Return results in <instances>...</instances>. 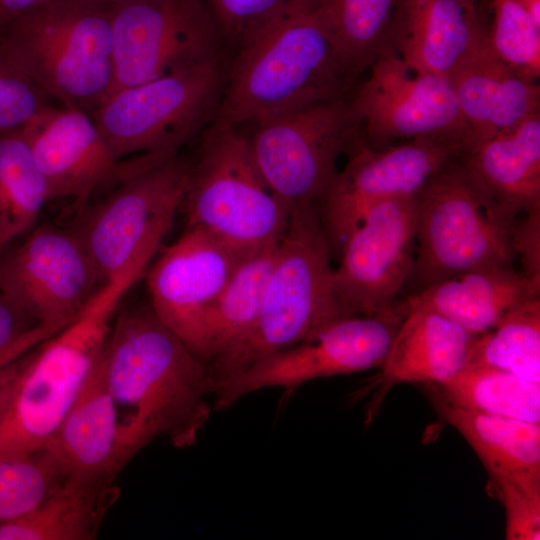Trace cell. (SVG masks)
Wrapping results in <instances>:
<instances>
[{
	"instance_id": "cell-10",
	"label": "cell",
	"mask_w": 540,
	"mask_h": 540,
	"mask_svg": "<svg viewBox=\"0 0 540 540\" xmlns=\"http://www.w3.org/2000/svg\"><path fill=\"white\" fill-rule=\"evenodd\" d=\"M350 99L325 100L253 123L246 138L252 158L290 212L318 203L338 171L339 157L359 142Z\"/></svg>"
},
{
	"instance_id": "cell-32",
	"label": "cell",
	"mask_w": 540,
	"mask_h": 540,
	"mask_svg": "<svg viewBox=\"0 0 540 540\" xmlns=\"http://www.w3.org/2000/svg\"><path fill=\"white\" fill-rule=\"evenodd\" d=\"M65 480L61 467L45 447L0 459V524L35 508Z\"/></svg>"
},
{
	"instance_id": "cell-37",
	"label": "cell",
	"mask_w": 540,
	"mask_h": 540,
	"mask_svg": "<svg viewBox=\"0 0 540 540\" xmlns=\"http://www.w3.org/2000/svg\"><path fill=\"white\" fill-rule=\"evenodd\" d=\"M512 250L514 258H520V271L540 285V207L517 217L512 231Z\"/></svg>"
},
{
	"instance_id": "cell-17",
	"label": "cell",
	"mask_w": 540,
	"mask_h": 540,
	"mask_svg": "<svg viewBox=\"0 0 540 540\" xmlns=\"http://www.w3.org/2000/svg\"><path fill=\"white\" fill-rule=\"evenodd\" d=\"M105 283L73 229L43 224L0 254V292L40 323L68 324Z\"/></svg>"
},
{
	"instance_id": "cell-33",
	"label": "cell",
	"mask_w": 540,
	"mask_h": 540,
	"mask_svg": "<svg viewBox=\"0 0 540 540\" xmlns=\"http://www.w3.org/2000/svg\"><path fill=\"white\" fill-rule=\"evenodd\" d=\"M488 46L520 76L540 77V24L520 0H489Z\"/></svg>"
},
{
	"instance_id": "cell-41",
	"label": "cell",
	"mask_w": 540,
	"mask_h": 540,
	"mask_svg": "<svg viewBox=\"0 0 540 540\" xmlns=\"http://www.w3.org/2000/svg\"><path fill=\"white\" fill-rule=\"evenodd\" d=\"M44 0H0V29Z\"/></svg>"
},
{
	"instance_id": "cell-29",
	"label": "cell",
	"mask_w": 540,
	"mask_h": 540,
	"mask_svg": "<svg viewBox=\"0 0 540 540\" xmlns=\"http://www.w3.org/2000/svg\"><path fill=\"white\" fill-rule=\"evenodd\" d=\"M278 242L246 257L217 299L208 325L207 365L233 348L252 327Z\"/></svg>"
},
{
	"instance_id": "cell-44",
	"label": "cell",
	"mask_w": 540,
	"mask_h": 540,
	"mask_svg": "<svg viewBox=\"0 0 540 540\" xmlns=\"http://www.w3.org/2000/svg\"><path fill=\"white\" fill-rule=\"evenodd\" d=\"M1 253V252H0Z\"/></svg>"
},
{
	"instance_id": "cell-25",
	"label": "cell",
	"mask_w": 540,
	"mask_h": 540,
	"mask_svg": "<svg viewBox=\"0 0 540 540\" xmlns=\"http://www.w3.org/2000/svg\"><path fill=\"white\" fill-rule=\"evenodd\" d=\"M488 193L511 215L540 207V114L460 155Z\"/></svg>"
},
{
	"instance_id": "cell-28",
	"label": "cell",
	"mask_w": 540,
	"mask_h": 540,
	"mask_svg": "<svg viewBox=\"0 0 540 540\" xmlns=\"http://www.w3.org/2000/svg\"><path fill=\"white\" fill-rule=\"evenodd\" d=\"M437 386V394L453 405L540 423V382L492 367L464 366Z\"/></svg>"
},
{
	"instance_id": "cell-16",
	"label": "cell",
	"mask_w": 540,
	"mask_h": 540,
	"mask_svg": "<svg viewBox=\"0 0 540 540\" xmlns=\"http://www.w3.org/2000/svg\"><path fill=\"white\" fill-rule=\"evenodd\" d=\"M415 247V196L375 205L348 236L334 269L336 295L346 316H373L396 308Z\"/></svg>"
},
{
	"instance_id": "cell-23",
	"label": "cell",
	"mask_w": 540,
	"mask_h": 540,
	"mask_svg": "<svg viewBox=\"0 0 540 540\" xmlns=\"http://www.w3.org/2000/svg\"><path fill=\"white\" fill-rule=\"evenodd\" d=\"M539 293L540 285L513 265L487 264L438 281L403 302L439 313L469 334L479 335Z\"/></svg>"
},
{
	"instance_id": "cell-20",
	"label": "cell",
	"mask_w": 540,
	"mask_h": 540,
	"mask_svg": "<svg viewBox=\"0 0 540 540\" xmlns=\"http://www.w3.org/2000/svg\"><path fill=\"white\" fill-rule=\"evenodd\" d=\"M43 447L53 455L69 480L114 483L126 466L117 415L100 358Z\"/></svg>"
},
{
	"instance_id": "cell-18",
	"label": "cell",
	"mask_w": 540,
	"mask_h": 540,
	"mask_svg": "<svg viewBox=\"0 0 540 540\" xmlns=\"http://www.w3.org/2000/svg\"><path fill=\"white\" fill-rule=\"evenodd\" d=\"M48 191L49 202L70 199L85 205L128 174L167 154L118 160L92 117L78 109L51 107L22 129Z\"/></svg>"
},
{
	"instance_id": "cell-1",
	"label": "cell",
	"mask_w": 540,
	"mask_h": 540,
	"mask_svg": "<svg viewBox=\"0 0 540 540\" xmlns=\"http://www.w3.org/2000/svg\"><path fill=\"white\" fill-rule=\"evenodd\" d=\"M100 360L126 465L157 438L178 449L197 442L214 410L207 365L150 304L118 310Z\"/></svg>"
},
{
	"instance_id": "cell-35",
	"label": "cell",
	"mask_w": 540,
	"mask_h": 540,
	"mask_svg": "<svg viewBox=\"0 0 540 540\" xmlns=\"http://www.w3.org/2000/svg\"><path fill=\"white\" fill-rule=\"evenodd\" d=\"M491 487L505 510V538L539 540L540 485L500 484Z\"/></svg>"
},
{
	"instance_id": "cell-9",
	"label": "cell",
	"mask_w": 540,
	"mask_h": 540,
	"mask_svg": "<svg viewBox=\"0 0 540 540\" xmlns=\"http://www.w3.org/2000/svg\"><path fill=\"white\" fill-rule=\"evenodd\" d=\"M188 161L179 153L157 158L113 185L73 228L107 282L149 265L182 205Z\"/></svg>"
},
{
	"instance_id": "cell-40",
	"label": "cell",
	"mask_w": 540,
	"mask_h": 540,
	"mask_svg": "<svg viewBox=\"0 0 540 540\" xmlns=\"http://www.w3.org/2000/svg\"><path fill=\"white\" fill-rule=\"evenodd\" d=\"M52 334V328L44 327L30 337L1 352L0 367L30 351L31 349L42 343L44 340H46L48 337H50Z\"/></svg>"
},
{
	"instance_id": "cell-3",
	"label": "cell",
	"mask_w": 540,
	"mask_h": 540,
	"mask_svg": "<svg viewBox=\"0 0 540 540\" xmlns=\"http://www.w3.org/2000/svg\"><path fill=\"white\" fill-rule=\"evenodd\" d=\"M331 256L317 205L293 208L252 327L233 348L207 365L214 393L259 359L313 339L349 317L336 295Z\"/></svg>"
},
{
	"instance_id": "cell-31",
	"label": "cell",
	"mask_w": 540,
	"mask_h": 540,
	"mask_svg": "<svg viewBox=\"0 0 540 540\" xmlns=\"http://www.w3.org/2000/svg\"><path fill=\"white\" fill-rule=\"evenodd\" d=\"M465 366L492 367L540 382V298L517 306L490 330L473 335Z\"/></svg>"
},
{
	"instance_id": "cell-42",
	"label": "cell",
	"mask_w": 540,
	"mask_h": 540,
	"mask_svg": "<svg viewBox=\"0 0 540 540\" xmlns=\"http://www.w3.org/2000/svg\"><path fill=\"white\" fill-rule=\"evenodd\" d=\"M520 2L534 21L540 24V0H520Z\"/></svg>"
},
{
	"instance_id": "cell-15",
	"label": "cell",
	"mask_w": 540,
	"mask_h": 540,
	"mask_svg": "<svg viewBox=\"0 0 540 540\" xmlns=\"http://www.w3.org/2000/svg\"><path fill=\"white\" fill-rule=\"evenodd\" d=\"M246 257L200 227L186 226L143 276L155 314L205 363L212 309Z\"/></svg>"
},
{
	"instance_id": "cell-12",
	"label": "cell",
	"mask_w": 540,
	"mask_h": 540,
	"mask_svg": "<svg viewBox=\"0 0 540 540\" xmlns=\"http://www.w3.org/2000/svg\"><path fill=\"white\" fill-rule=\"evenodd\" d=\"M369 68L350 99L365 144L380 149L397 139H426L467 150L470 130L447 78L414 70L388 48Z\"/></svg>"
},
{
	"instance_id": "cell-22",
	"label": "cell",
	"mask_w": 540,
	"mask_h": 540,
	"mask_svg": "<svg viewBox=\"0 0 540 540\" xmlns=\"http://www.w3.org/2000/svg\"><path fill=\"white\" fill-rule=\"evenodd\" d=\"M374 383L380 396L401 383L441 385L464 366L473 335L434 311L408 306Z\"/></svg>"
},
{
	"instance_id": "cell-24",
	"label": "cell",
	"mask_w": 540,
	"mask_h": 540,
	"mask_svg": "<svg viewBox=\"0 0 540 540\" xmlns=\"http://www.w3.org/2000/svg\"><path fill=\"white\" fill-rule=\"evenodd\" d=\"M436 410L474 450L490 486L540 485V423L490 415L453 405L437 393Z\"/></svg>"
},
{
	"instance_id": "cell-14",
	"label": "cell",
	"mask_w": 540,
	"mask_h": 540,
	"mask_svg": "<svg viewBox=\"0 0 540 540\" xmlns=\"http://www.w3.org/2000/svg\"><path fill=\"white\" fill-rule=\"evenodd\" d=\"M317 203L331 255L339 257L351 232L377 204L415 196L448 161L463 153L456 143L408 140L380 149L359 141Z\"/></svg>"
},
{
	"instance_id": "cell-11",
	"label": "cell",
	"mask_w": 540,
	"mask_h": 540,
	"mask_svg": "<svg viewBox=\"0 0 540 540\" xmlns=\"http://www.w3.org/2000/svg\"><path fill=\"white\" fill-rule=\"evenodd\" d=\"M110 9V94L228 52L204 0H123Z\"/></svg>"
},
{
	"instance_id": "cell-2",
	"label": "cell",
	"mask_w": 540,
	"mask_h": 540,
	"mask_svg": "<svg viewBox=\"0 0 540 540\" xmlns=\"http://www.w3.org/2000/svg\"><path fill=\"white\" fill-rule=\"evenodd\" d=\"M356 79L315 0H286L251 25L231 52L215 120L237 127L349 97Z\"/></svg>"
},
{
	"instance_id": "cell-6",
	"label": "cell",
	"mask_w": 540,
	"mask_h": 540,
	"mask_svg": "<svg viewBox=\"0 0 540 540\" xmlns=\"http://www.w3.org/2000/svg\"><path fill=\"white\" fill-rule=\"evenodd\" d=\"M460 155L415 195V257L406 283L412 293L477 266L513 265L517 217L495 201Z\"/></svg>"
},
{
	"instance_id": "cell-36",
	"label": "cell",
	"mask_w": 540,
	"mask_h": 540,
	"mask_svg": "<svg viewBox=\"0 0 540 540\" xmlns=\"http://www.w3.org/2000/svg\"><path fill=\"white\" fill-rule=\"evenodd\" d=\"M231 54L245 31L286 0H204Z\"/></svg>"
},
{
	"instance_id": "cell-39",
	"label": "cell",
	"mask_w": 540,
	"mask_h": 540,
	"mask_svg": "<svg viewBox=\"0 0 540 540\" xmlns=\"http://www.w3.org/2000/svg\"><path fill=\"white\" fill-rule=\"evenodd\" d=\"M34 348L0 367V420L30 362Z\"/></svg>"
},
{
	"instance_id": "cell-8",
	"label": "cell",
	"mask_w": 540,
	"mask_h": 540,
	"mask_svg": "<svg viewBox=\"0 0 540 540\" xmlns=\"http://www.w3.org/2000/svg\"><path fill=\"white\" fill-rule=\"evenodd\" d=\"M228 52L110 94L90 115L112 155L174 154L216 117Z\"/></svg>"
},
{
	"instance_id": "cell-21",
	"label": "cell",
	"mask_w": 540,
	"mask_h": 540,
	"mask_svg": "<svg viewBox=\"0 0 540 540\" xmlns=\"http://www.w3.org/2000/svg\"><path fill=\"white\" fill-rule=\"evenodd\" d=\"M470 130L467 150L540 114L538 81L520 76L487 45L448 78Z\"/></svg>"
},
{
	"instance_id": "cell-38",
	"label": "cell",
	"mask_w": 540,
	"mask_h": 540,
	"mask_svg": "<svg viewBox=\"0 0 540 540\" xmlns=\"http://www.w3.org/2000/svg\"><path fill=\"white\" fill-rule=\"evenodd\" d=\"M47 325L52 324L40 323L0 292V353L30 337Z\"/></svg>"
},
{
	"instance_id": "cell-19",
	"label": "cell",
	"mask_w": 540,
	"mask_h": 540,
	"mask_svg": "<svg viewBox=\"0 0 540 540\" xmlns=\"http://www.w3.org/2000/svg\"><path fill=\"white\" fill-rule=\"evenodd\" d=\"M489 18V0H398L386 48L448 79L487 45Z\"/></svg>"
},
{
	"instance_id": "cell-26",
	"label": "cell",
	"mask_w": 540,
	"mask_h": 540,
	"mask_svg": "<svg viewBox=\"0 0 540 540\" xmlns=\"http://www.w3.org/2000/svg\"><path fill=\"white\" fill-rule=\"evenodd\" d=\"M119 497L115 483L66 481L39 505L0 524V540H92Z\"/></svg>"
},
{
	"instance_id": "cell-30",
	"label": "cell",
	"mask_w": 540,
	"mask_h": 540,
	"mask_svg": "<svg viewBox=\"0 0 540 540\" xmlns=\"http://www.w3.org/2000/svg\"><path fill=\"white\" fill-rule=\"evenodd\" d=\"M48 202L45 181L22 129L0 132V252L34 227Z\"/></svg>"
},
{
	"instance_id": "cell-13",
	"label": "cell",
	"mask_w": 540,
	"mask_h": 540,
	"mask_svg": "<svg viewBox=\"0 0 540 540\" xmlns=\"http://www.w3.org/2000/svg\"><path fill=\"white\" fill-rule=\"evenodd\" d=\"M403 315L400 302L386 313L345 317L313 339L259 359L217 388L214 410L230 408L259 390L292 389L320 378L379 368Z\"/></svg>"
},
{
	"instance_id": "cell-27",
	"label": "cell",
	"mask_w": 540,
	"mask_h": 540,
	"mask_svg": "<svg viewBox=\"0 0 540 540\" xmlns=\"http://www.w3.org/2000/svg\"><path fill=\"white\" fill-rule=\"evenodd\" d=\"M339 56L355 76L387 47L398 0H315Z\"/></svg>"
},
{
	"instance_id": "cell-34",
	"label": "cell",
	"mask_w": 540,
	"mask_h": 540,
	"mask_svg": "<svg viewBox=\"0 0 540 540\" xmlns=\"http://www.w3.org/2000/svg\"><path fill=\"white\" fill-rule=\"evenodd\" d=\"M51 107L50 98L0 47V132L21 130Z\"/></svg>"
},
{
	"instance_id": "cell-5",
	"label": "cell",
	"mask_w": 540,
	"mask_h": 540,
	"mask_svg": "<svg viewBox=\"0 0 540 540\" xmlns=\"http://www.w3.org/2000/svg\"><path fill=\"white\" fill-rule=\"evenodd\" d=\"M147 266L107 281L85 309L33 350L0 420V459L42 448L96 366L127 292Z\"/></svg>"
},
{
	"instance_id": "cell-43",
	"label": "cell",
	"mask_w": 540,
	"mask_h": 540,
	"mask_svg": "<svg viewBox=\"0 0 540 540\" xmlns=\"http://www.w3.org/2000/svg\"><path fill=\"white\" fill-rule=\"evenodd\" d=\"M100 1H102V2H104V3H106V4H108V5L111 6V5H113V4H116V3H118V2H121V1H123V0H100Z\"/></svg>"
},
{
	"instance_id": "cell-4",
	"label": "cell",
	"mask_w": 540,
	"mask_h": 540,
	"mask_svg": "<svg viewBox=\"0 0 540 540\" xmlns=\"http://www.w3.org/2000/svg\"><path fill=\"white\" fill-rule=\"evenodd\" d=\"M0 47L62 107L91 115L112 91L111 9L100 0H44L0 29Z\"/></svg>"
},
{
	"instance_id": "cell-7",
	"label": "cell",
	"mask_w": 540,
	"mask_h": 540,
	"mask_svg": "<svg viewBox=\"0 0 540 540\" xmlns=\"http://www.w3.org/2000/svg\"><path fill=\"white\" fill-rule=\"evenodd\" d=\"M186 226H197L245 256L282 237L290 210L262 178L237 127L213 120L188 162L182 200Z\"/></svg>"
}]
</instances>
